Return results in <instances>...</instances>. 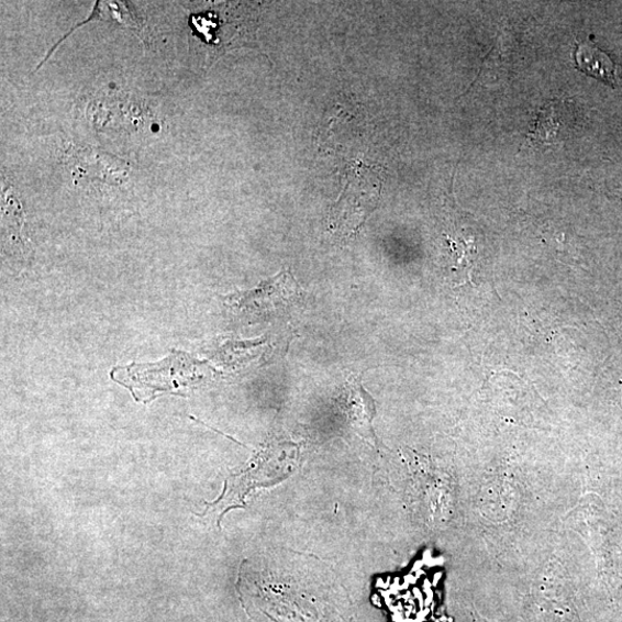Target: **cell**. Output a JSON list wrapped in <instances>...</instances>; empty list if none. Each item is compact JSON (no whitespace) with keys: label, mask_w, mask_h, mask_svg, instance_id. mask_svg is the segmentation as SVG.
I'll return each instance as SVG.
<instances>
[{"label":"cell","mask_w":622,"mask_h":622,"mask_svg":"<svg viewBox=\"0 0 622 622\" xmlns=\"http://www.w3.org/2000/svg\"><path fill=\"white\" fill-rule=\"evenodd\" d=\"M298 446L290 442H279L268 445L258 454L251 470L232 478L226 493L216 504L224 512L243 501L244 495L254 487H271L289 477L298 459Z\"/></svg>","instance_id":"6da1fadb"},{"label":"cell","mask_w":622,"mask_h":622,"mask_svg":"<svg viewBox=\"0 0 622 622\" xmlns=\"http://www.w3.org/2000/svg\"><path fill=\"white\" fill-rule=\"evenodd\" d=\"M301 297V289L290 271H281L276 277L263 281L256 289L234 293L225 298L227 303L244 313L262 315L291 307Z\"/></svg>","instance_id":"7a4b0ae2"},{"label":"cell","mask_w":622,"mask_h":622,"mask_svg":"<svg viewBox=\"0 0 622 622\" xmlns=\"http://www.w3.org/2000/svg\"><path fill=\"white\" fill-rule=\"evenodd\" d=\"M346 410L355 432L371 445L377 446V437L373 427L376 404L364 388L360 377L353 376L347 381Z\"/></svg>","instance_id":"3957f363"},{"label":"cell","mask_w":622,"mask_h":622,"mask_svg":"<svg viewBox=\"0 0 622 622\" xmlns=\"http://www.w3.org/2000/svg\"><path fill=\"white\" fill-rule=\"evenodd\" d=\"M577 66L586 75L600 79L607 84H618V70L607 54L598 49L592 43H579L576 53Z\"/></svg>","instance_id":"277c9868"}]
</instances>
